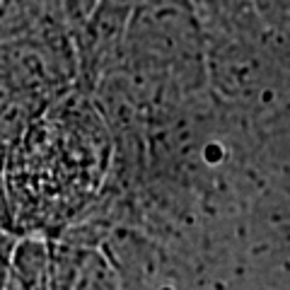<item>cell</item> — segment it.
Instances as JSON below:
<instances>
[{
    "label": "cell",
    "mask_w": 290,
    "mask_h": 290,
    "mask_svg": "<svg viewBox=\"0 0 290 290\" xmlns=\"http://www.w3.org/2000/svg\"><path fill=\"white\" fill-rule=\"evenodd\" d=\"M51 290H121L119 276L107 254L92 244H49Z\"/></svg>",
    "instance_id": "6da1fadb"
},
{
    "label": "cell",
    "mask_w": 290,
    "mask_h": 290,
    "mask_svg": "<svg viewBox=\"0 0 290 290\" xmlns=\"http://www.w3.org/2000/svg\"><path fill=\"white\" fill-rule=\"evenodd\" d=\"M17 237L12 227L0 222V290L10 288V269H12V252H15Z\"/></svg>",
    "instance_id": "7a4b0ae2"
}]
</instances>
